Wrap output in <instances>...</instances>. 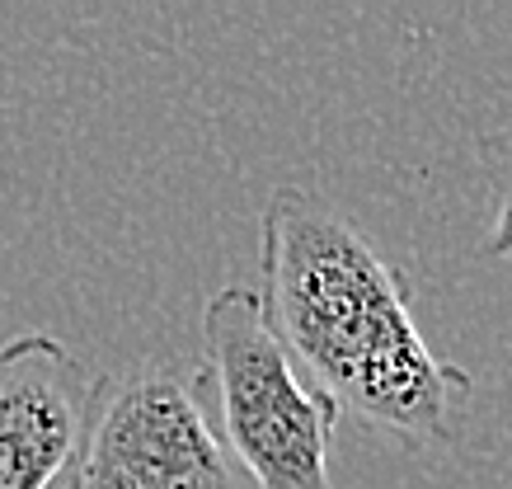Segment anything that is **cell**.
I'll return each mask as SVG.
<instances>
[{
  "label": "cell",
  "instance_id": "6da1fadb",
  "mask_svg": "<svg viewBox=\"0 0 512 489\" xmlns=\"http://www.w3.org/2000/svg\"><path fill=\"white\" fill-rule=\"evenodd\" d=\"M259 273L268 330L334 410L409 452L456 447L475 381L428 344L404 269L339 203L292 184L268 193Z\"/></svg>",
  "mask_w": 512,
  "mask_h": 489
},
{
  "label": "cell",
  "instance_id": "277c9868",
  "mask_svg": "<svg viewBox=\"0 0 512 489\" xmlns=\"http://www.w3.org/2000/svg\"><path fill=\"white\" fill-rule=\"evenodd\" d=\"M94 381L57 334L0 344V489H52L76 466Z\"/></svg>",
  "mask_w": 512,
  "mask_h": 489
},
{
  "label": "cell",
  "instance_id": "5b68a950",
  "mask_svg": "<svg viewBox=\"0 0 512 489\" xmlns=\"http://www.w3.org/2000/svg\"><path fill=\"white\" fill-rule=\"evenodd\" d=\"M484 174H489V231L484 259H512V123L480 137Z\"/></svg>",
  "mask_w": 512,
  "mask_h": 489
},
{
  "label": "cell",
  "instance_id": "3957f363",
  "mask_svg": "<svg viewBox=\"0 0 512 489\" xmlns=\"http://www.w3.org/2000/svg\"><path fill=\"white\" fill-rule=\"evenodd\" d=\"M76 489H254L221 438L202 363H137L94 381Z\"/></svg>",
  "mask_w": 512,
  "mask_h": 489
},
{
  "label": "cell",
  "instance_id": "7a4b0ae2",
  "mask_svg": "<svg viewBox=\"0 0 512 489\" xmlns=\"http://www.w3.org/2000/svg\"><path fill=\"white\" fill-rule=\"evenodd\" d=\"M207 381L221 438L254 489H329L339 410L268 330L259 292L226 283L202 306Z\"/></svg>",
  "mask_w": 512,
  "mask_h": 489
}]
</instances>
